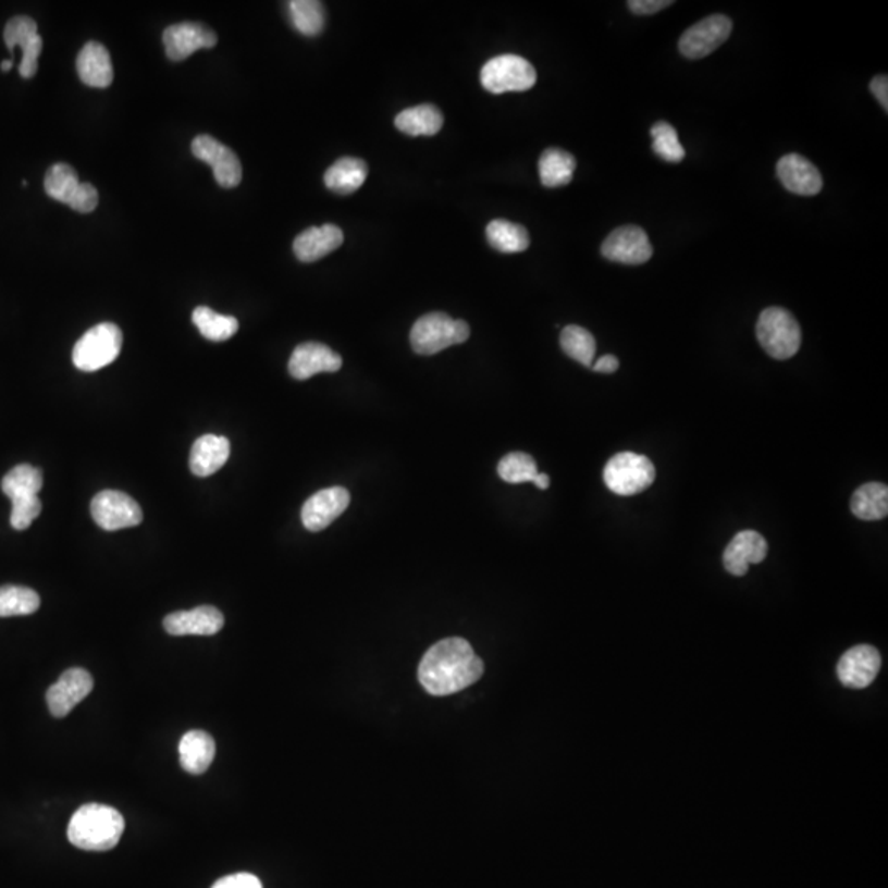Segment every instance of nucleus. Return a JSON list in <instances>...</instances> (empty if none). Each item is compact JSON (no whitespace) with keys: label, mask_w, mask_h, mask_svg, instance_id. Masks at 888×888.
<instances>
[{"label":"nucleus","mask_w":888,"mask_h":888,"mask_svg":"<svg viewBox=\"0 0 888 888\" xmlns=\"http://www.w3.org/2000/svg\"><path fill=\"white\" fill-rule=\"evenodd\" d=\"M482 675L484 663L471 643L458 637L434 643L418 666V680L433 696H449L466 690Z\"/></svg>","instance_id":"1"},{"label":"nucleus","mask_w":888,"mask_h":888,"mask_svg":"<svg viewBox=\"0 0 888 888\" xmlns=\"http://www.w3.org/2000/svg\"><path fill=\"white\" fill-rule=\"evenodd\" d=\"M124 828V818L115 807L89 803L73 814L67 826V839L83 851H111L121 841Z\"/></svg>","instance_id":"2"},{"label":"nucleus","mask_w":888,"mask_h":888,"mask_svg":"<svg viewBox=\"0 0 888 888\" xmlns=\"http://www.w3.org/2000/svg\"><path fill=\"white\" fill-rule=\"evenodd\" d=\"M41 488L44 474L30 465L15 466L2 479V491L12 502L11 526L15 530H27L41 514Z\"/></svg>","instance_id":"3"},{"label":"nucleus","mask_w":888,"mask_h":888,"mask_svg":"<svg viewBox=\"0 0 888 888\" xmlns=\"http://www.w3.org/2000/svg\"><path fill=\"white\" fill-rule=\"evenodd\" d=\"M471 328L466 321L453 320L444 313H428L411 328L410 343L420 356H433L456 344L466 343Z\"/></svg>","instance_id":"4"},{"label":"nucleus","mask_w":888,"mask_h":888,"mask_svg":"<svg viewBox=\"0 0 888 888\" xmlns=\"http://www.w3.org/2000/svg\"><path fill=\"white\" fill-rule=\"evenodd\" d=\"M757 337L765 353L774 359H790L800 350V324L793 314L784 308L772 307L762 311L758 317Z\"/></svg>","instance_id":"5"},{"label":"nucleus","mask_w":888,"mask_h":888,"mask_svg":"<svg viewBox=\"0 0 888 888\" xmlns=\"http://www.w3.org/2000/svg\"><path fill=\"white\" fill-rule=\"evenodd\" d=\"M121 328L101 323L83 334L73 349V363L83 372H96L118 359L122 349Z\"/></svg>","instance_id":"6"},{"label":"nucleus","mask_w":888,"mask_h":888,"mask_svg":"<svg viewBox=\"0 0 888 888\" xmlns=\"http://www.w3.org/2000/svg\"><path fill=\"white\" fill-rule=\"evenodd\" d=\"M481 83L492 95L529 91L535 86L536 71L526 58L502 54L484 64Z\"/></svg>","instance_id":"7"},{"label":"nucleus","mask_w":888,"mask_h":888,"mask_svg":"<svg viewBox=\"0 0 888 888\" xmlns=\"http://www.w3.org/2000/svg\"><path fill=\"white\" fill-rule=\"evenodd\" d=\"M655 481V466L646 456L619 453L604 468V482L614 494L630 497L646 491Z\"/></svg>","instance_id":"8"},{"label":"nucleus","mask_w":888,"mask_h":888,"mask_svg":"<svg viewBox=\"0 0 888 888\" xmlns=\"http://www.w3.org/2000/svg\"><path fill=\"white\" fill-rule=\"evenodd\" d=\"M45 192L54 201L64 202L78 212L98 208L99 193L89 183L79 182L78 175L66 163H57L45 175Z\"/></svg>","instance_id":"9"},{"label":"nucleus","mask_w":888,"mask_h":888,"mask_svg":"<svg viewBox=\"0 0 888 888\" xmlns=\"http://www.w3.org/2000/svg\"><path fill=\"white\" fill-rule=\"evenodd\" d=\"M91 515L96 526L106 532H118L141 523V508L131 495L119 491H102L92 498Z\"/></svg>","instance_id":"10"},{"label":"nucleus","mask_w":888,"mask_h":888,"mask_svg":"<svg viewBox=\"0 0 888 888\" xmlns=\"http://www.w3.org/2000/svg\"><path fill=\"white\" fill-rule=\"evenodd\" d=\"M192 152L196 159L211 166L219 186L236 188L239 185L243 180V165L230 147L209 135H198L193 140Z\"/></svg>","instance_id":"11"},{"label":"nucleus","mask_w":888,"mask_h":888,"mask_svg":"<svg viewBox=\"0 0 888 888\" xmlns=\"http://www.w3.org/2000/svg\"><path fill=\"white\" fill-rule=\"evenodd\" d=\"M732 32V22L724 15H711L688 28L680 38V51L690 60H701L716 51Z\"/></svg>","instance_id":"12"},{"label":"nucleus","mask_w":888,"mask_h":888,"mask_svg":"<svg viewBox=\"0 0 888 888\" xmlns=\"http://www.w3.org/2000/svg\"><path fill=\"white\" fill-rule=\"evenodd\" d=\"M4 40L9 51L14 53L21 47L22 61L18 73L22 78H34L38 71V58L44 50V38L38 35V27L30 17H14L5 25Z\"/></svg>","instance_id":"13"},{"label":"nucleus","mask_w":888,"mask_h":888,"mask_svg":"<svg viewBox=\"0 0 888 888\" xmlns=\"http://www.w3.org/2000/svg\"><path fill=\"white\" fill-rule=\"evenodd\" d=\"M95 688L91 675L83 668H70L47 691V703L54 717H64L86 700Z\"/></svg>","instance_id":"14"},{"label":"nucleus","mask_w":888,"mask_h":888,"mask_svg":"<svg viewBox=\"0 0 888 888\" xmlns=\"http://www.w3.org/2000/svg\"><path fill=\"white\" fill-rule=\"evenodd\" d=\"M350 495L347 489L330 488L317 492L305 502L301 508V522L310 532L328 529L340 515L349 507Z\"/></svg>","instance_id":"15"},{"label":"nucleus","mask_w":888,"mask_h":888,"mask_svg":"<svg viewBox=\"0 0 888 888\" xmlns=\"http://www.w3.org/2000/svg\"><path fill=\"white\" fill-rule=\"evenodd\" d=\"M603 256L613 262L640 266L649 262L653 249L645 231L639 226H624L613 231L604 240Z\"/></svg>","instance_id":"16"},{"label":"nucleus","mask_w":888,"mask_h":888,"mask_svg":"<svg viewBox=\"0 0 888 888\" xmlns=\"http://www.w3.org/2000/svg\"><path fill=\"white\" fill-rule=\"evenodd\" d=\"M881 656L872 645L852 646L838 663V678L844 687L862 690L867 688L878 675Z\"/></svg>","instance_id":"17"},{"label":"nucleus","mask_w":888,"mask_h":888,"mask_svg":"<svg viewBox=\"0 0 888 888\" xmlns=\"http://www.w3.org/2000/svg\"><path fill=\"white\" fill-rule=\"evenodd\" d=\"M343 367L340 354L321 343H305L293 350L288 372L296 381H308L321 372H337Z\"/></svg>","instance_id":"18"},{"label":"nucleus","mask_w":888,"mask_h":888,"mask_svg":"<svg viewBox=\"0 0 888 888\" xmlns=\"http://www.w3.org/2000/svg\"><path fill=\"white\" fill-rule=\"evenodd\" d=\"M218 37L211 28L196 22L172 25L163 32L166 57L172 61H183L195 51L215 47Z\"/></svg>","instance_id":"19"},{"label":"nucleus","mask_w":888,"mask_h":888,"mask_svg":"<svg viewBox=\"0 0 888 888\" xmlns=\"http://www.w3.org/2000/svg\"><path fill=\"white\" fill-rule=\"evenodd\" d=\"M767 540L754 530L737 533L723 555L724 568L732 576H744L749 566L767 558Z\"/></svg>","instance_id":"20"},{"label":"nucleus","mask_w":888,"mask_h":888,"mask_svg":"<svg viewBox=\"0 0 888 888\" xmlns=\"http://www.w3.org/2000/svg\"><path fill=\"white\" fill-rule=\"evenodd\" d=\"M170 636H214L224 627V616L212 606H199L192 610H178L163 620Z\"/></svg>","instance_id":"21"},{"label":"nucleus","mask_w":888,"mask_h":888,"mask_svg":"<svg viewBox=\"0 0 888 888\" xmlns=\"http://www.w3.org/2000/svg\"><path fill=\"white\" fill-rule=\"evenodd\" d=\"M777 175L781 185L788 192L801 196L818 195L823 188L822 173L810 160L804 157L790 153L780 159L777 165Z\"/></svg>","instance_id":"22"},{"label":"nucleus","mask_w":888,"mask_h":888,"mask_svg":"<svg viewBox=\"0 0 888 888\" xmlns=\"http://www.w3.org/2000/svg\"><path fill=\"white\" fill-rule=\"evenodd\" d=\"M230 456L231 443L226 436L205 434L193 444L189 469L198 478H208L226 465Z\"/></svg>","instance_id":"23"},{"label":"nucleus","mask_w":888,"mask_h":888,"mask_svg":"<svg viewBox=\"0 0 888 888\" xmlns=\"http://www.w3.org/2000/svg\"><path fill=\"white\" fill-rule=\"evenodd\" d=\"M79 79L89 88H108L114 82L111 54L104 45L89 41L79 51L76 60Z\"/></svg>","instance_id":"24"},{"label":"nucleus","mask_w":888,"mask_h":888,"mask_svg":"<svg viewBox=\"0 0 888 888\" xmlns=\"http://www.w3.org/2000/svg\"><path fill=\"white\" fill-rule=\"evenodd\" d=\"M343 243V231L334 224H324V226L304 231L293 243V250H295L296 259L301 262H317L328 254L340 249Z\"/></svg>","instance_id":"25"},{"label":"nucleus","mask_w":888,"mask_h":888,"mask_svg":"<svg viewBox=\"0 0 888 888\" xmlns=\"http://www.w3.org/2000/svg\"><path fill=\"white\" fill-rule=\"evenodd\" d=\"M180 762L183 770L192 775H201L214 761V739L205 730H189L180 740Z\"/></svg>","instance_id":"26"},{"label":"nucleus","mask_w":888,"mask_h":888,"mask_svg":"<svg viewBox=\"0 0 888 888\" xmlns=\"http://www.w3.org/2000/svg\"><path fill=\"white\" fill-rule=\"evenodd\" d=\"M367 163L363 160L356 159V157H344L337 160L324 173V185L331 192L340 193V195H350L357 192L360 186L366 183L367 178Z\"/></svg>","instance_id":"27"},{"label":"nucleus","mask_w":888,"mask_h":888,"mask_svg":"<svg viewBox=\"0 0 888 888\" xmlns=\"http://www.w3.org/2000/svg\"><path fill=\"white\" fill-rule=\"evenodd\" d=\"M444 118L440 109L433 104L415 106L405 109L395 118V125L398 131L410 137H431L436 135L443 127Z\"/></svg>","instance_id":"28"},{"label":"nucleus","mask_w":888,"mask_h":888,"mask_svg":"<svg viewBox=\"0 0 888 888\" xmlns=\"http://www.w3.org/2000/svg\"><path fill=\"white\" fill-rule=\"evenodd\" d=\"M851 510L861 520H881L888 515V488L880 482L861 485L852 495Z\"/></svg>","instance_id":"29"},{"label":"nucleus","mask_w":888,"mask_h":888,"mask_svg":"<svg viewBox=\"0 0 888 888\" xmlns=\"http://www.w3.org/2000/svg\"><path fill=\"white\" fill-rule=\"evenodd\" d=\"M576 159L559 148H548L540 157V180L546 188H559L568 185L575 175Z\"/></svg>","instance_id":"30"},{"label":"nucleus","mask_w":888,"mask_h":888,"mask_svg":"<svg viewBox=\"0 0 888 888\" xmlns=\"http://www.w3.org/2000/svg\"><path fill=\"white\" fill-rule=\"evenodd\" d=\"M489 244L502 254H518L529 249L530 237L526 227L505 219H495L485 230Z\"/></svg>","instance_id":"31"},{"label":"nucleus","mask_w":888,"mask_h":888,"mask_svg":"<svg viewBox=\"0 0 888 888\" xmlns=\"http://www.w3.org/2000/svg\"><path fill=\"white\" fill-rule=\"evenodd\" d=\"M288 14L293 27L305 37H317L326 24V12L318 0H292Z\"/></svg>","instance_id":"32"},{"label":"nucleus","mask_w":888,"mask_h":888,"mask_svg":"<svg viewBox=\"0 0 888 888\" xmlns=\"http://www.w3.org/2000/svg\"><path fill=\"white\" fill-rule=\"evenodd\" d=\"M193 323L206 340L215 343L231 340L239 331V321L236 318L215 313L208 307H198L193 311Z\"/></svg>","instance_id":"33"},{"label":"nucleus","mask_w":888,"mask_h":888,"mask_svg":"<svg viewBox=\"0 0 888 888\" xmlns=\"http://www.w3.org/2000/svg\"><path fill=\"white\" fill-rule=\"evenodd\" d=\"M40 607V596L24 585L0 588V617L30 616Z\"/></svg>","instance_id":"34"},{"label":"nucleus","mask_w":888,"mask_h":888,"mask_svg":"<svg viewBox=\"0 0 888 888\" xmlns=\"http://www.w3.org/2000/svg\"><path fill=\"white\" fill-rule=\"evenodd\" d=\"M559 344H562V349L565 350L566 356L571 357L576 362L585 367H592V363H594L596 340L584 328L576 326V324L566 326L562 331Z\"/></svg>","instance_id":"35"},{"label":"nucleus","mask_w":888,"mask_h":888,"mask_svg":"<svg viewBox=\"0 0 888 888\" xmlns=\"http://www.w3.org/2000/svg\"><path fill=\"white\" fill-rule=\"evenodd\" d=\"M650 134H652V148L656 157L668 163L683 162L687 152H684L683 145L678 140V134L674 125L666 124V122H656Z\"/></svg>","instance_id":"36"},{"label":"nucleus","mask_w":888,"mask_h":888,"mask_svg":"<svg viewBox=\"0 0 888 888\" xmlns=\"http://www.w3.org/2000/svg\"><path fill=\"white\" fill-rule=\"evenodd\" d=\"M498 476L508 484L533 482L539 474L535 459L527 453H510L498 462Z\"/></svg>","instance_id":"37"},{"label":"nucleus","mask_w":888,"mask_h":888,"mask_svg":"<svg viewBox=\"0 0 888 888\" xmlns=\"http://www.w3.org/2000/svg\"><path fill=\"white\" fill-rule=\"evenodd\" d=\"M212 888H262V884L256 875L234 874L215 881Z\"/></svg>","instance_id":"38"},{"label":"nucleus","mask_w":888,"mask_h":888,"mask_svg":"<svg viewBox=\"0 0 888 888\" xmlns=\"http://www.w3.org/2000/svg\"><path fill=\"white\" fill-rule=\"evenodd\" d=\"M670 5H674L670 0H632V2H629L630 11L639 15L656 14V12L670 8Z\"/></svg>","instance_id":"39"},{"label":"nucleus","mask_w":888,"mask_h":888,"mask_svg":"<svg viewBox=\"0 0 888 888\" xmlns=\"http://www.w3.org/2000/svg\"><path fill=\"white\" fill-rule=\"evenodd\" d=\"M871 91L874 92L877 101L880 102L881 108L888 111V78L885 74L875 76L871 83Z\"/></svg>","instance_id":"40"},{"label":"nucleus","mask_w":888,"mask_h":888,"mask_svg":"<svg viewBox=\"0 0 888 888\" xmlns=\"http://www.w3.org/2000/svg\"><path fill=\"white\" fill-rule=\"evenodd\" d=\"M617 369H619V359L616 356H610V354L592 363V370L601 372V374H614Z\"/></svg>","instance_id":"41"},{"label":"nucleus","mask_w":888,"mask_h":888,"mask_svg":"<svg viewBox=\"0 0 888 888\" xmlns=\"http://www.w3.org/2000/svg\"><path fill=\"white\" fill-rule=\"evenodd\" d=\"M533 484H535L536 488L542 489V491H545V489L550 488L548 474H543V472H539V474H536V478L533 479Z\"/></svg>","instance_id":"42"},{"label":"nucleus","mask_w":888,"mask_h":888,"mask_svg":"<svg viewBox=\"0 0 888 888\" xmlns=\"http://www.w3.org/2000/svg\"><path fill=\"white\" fill-rule=\"evenodd\" d=\"M11 67H12V60L2 61V64H0V70L4 71V73H8V71L11 70Z\"/></svg>","instance_id":"43"}]
</instances>
